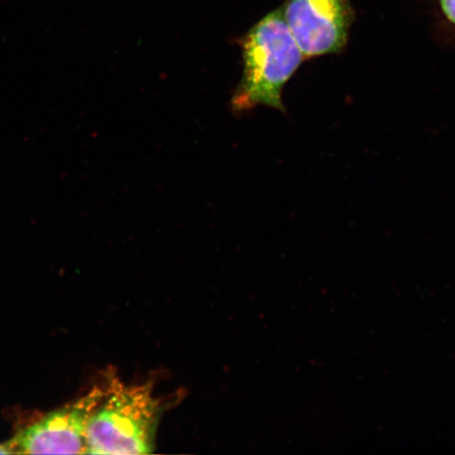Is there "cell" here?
Here are the masks:
<instances>
[{"label":"cell","instance_id":"obj_1","mask_svg":"<svg viewBox=\"0 0 455 455\" xmlns=\"http://www.w3.org/2000/svg\"><path fill=\"white\" fill-rule=\"evenodd\" d=\"M105 395L87 431L88 454H149L171 403L155 395L153 380L127 385L116 372L105 375Z\"/></svg>","mask_w":455,"mask_h":455},{"label":"cell","instance_id":"obj_2","mask_svg":"<svg viewBox=\"0 0 455 455\" xmlns=\"http://www.w3.org/2000/svg\"><path fill=\"white\" fill-rule=\"evenodd\" d=\"M243 69L232 96V109L258 106L284 112L282 93L306 60L284 20L283 9L273 11L250 28L242 42Z\"/></svg>","mask_w":455,"mask_h":455},{"label":"cell","instance_id":"obj_3","mask_svg":"<svg viewBox=\"0 0 455 455\" xmlns=\"http://www.w3.org/2000/svg\"><path fill=\"white\" fill-rule=\"evenodd\" d=\"M105 395V383L25 427L8 441L14 454H88L91 418Z\"/></svg>","mask_w":455,"mask_h":455},{"label":"cell","instance_id":"obj_4","mask_svg":"<svg viewBox=\"0 0 455 455\" xmlns=\"http://www.w3.org/2000/svg\"><path fill=\"white\" fill-rule=\"evenodd\" d=\"M284 20L307 59L339 53L348 38V0H287Z\"/></svg>","mask_w":455,"mask_h":455},{"label":"cell","instance_id":"obj_5","mask_svg":"<svg viewBox=\"0 0 455 455\" xmlns=\"http://www.w3.org/2000/svg\"><path fill=\"white\" fill-rule=\"evenodd\" d=\"M443 13L455 24V0H440Z\"/></svg>","mask_w":455,"mask_h":455},{"label":"cell","instance_id":"obj_6","mask_svg":"<svg viewBox=\"0 0 455 455\" xmlns=\"http://www.w3.org/2000/svg\"><path fill=\"white\" fill-rule=\"evenodd\" d=\"M0 454H14L8 442L0 443Z\"/></svg>","mask_w":455,"mask_h":455}]
</instances>
